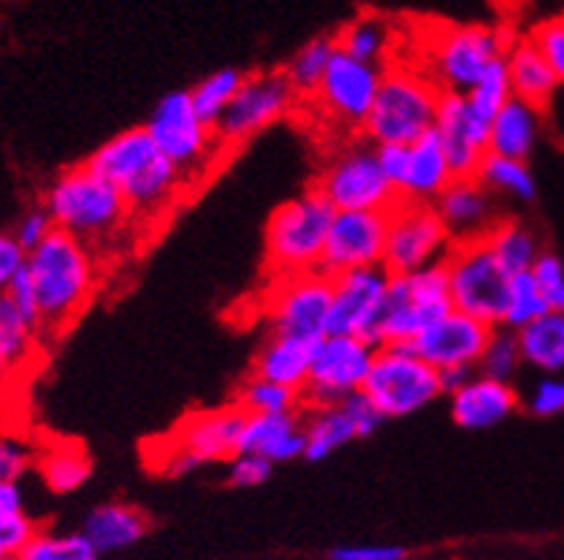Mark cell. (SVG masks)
Masks as SVG:
<instances>
[{"mask_svg": "<svg viewBox=\"0 0 564 560\" xmlns=\"http://www.w3.org/2000/svg\"><path fill=\"white\" fill-rule=\"evenodd\" d=\"M43 209L52 215L55 229L93 246L95 252L121 241L135 218L118 186L100 178L89 164L61 172L43 195Z\"/></svg>", "mask_w": 564, "mask_h": 560, "instance_id": "obj_3", "label": "cell"}, {"mask_svg": "<svg viewBox=\"0 0 564 560\" xmlns=\"http://www.w3.org/2000/svg\"><path fill=\"white\" fill-rule=\"evenodd\" d=\"M272 463L258 458L250 452H238L232 461L227 463V483L232 490H252V486H261V483L270 481Z\"/></svg>", "mask_w": 564, "mask_h": 560, "instance_id": "obj_48", "label": "cell"}, {"mask_svg": "<svg viewBox=\"0 0 564 560\" xmlns=\"http://www.w3.org/2000/svg\"><path fill=\"white\" fill-rule=\"evenodd\" d=\"M544 123H547L544 109L533 107L528 100L510 98L490 127V155L530 161L542 143Z\"/></svg>", "mask_w": 564, "mask_h": 560, "instance_id": "obj_27", "label": "cell"}, {"mask_svg": "<svg viewBox=\"0 0 564 560\" xmlns=\"http://www.w3.org/2000/svg\"><path fill=\"white\" fill-rule=\"evenodd\" d=\"M329 306H333V277L315 270L270 277L261 309L270 334L318 343L324 334H329Z\"/></svg>", "mask_w": 564, "mask_h": 560, "instance_id": "obj_13", "label": "cell"}, {"mask_svg": "<svg viewBox=\"0 0 564 560\" xmlns=\"http://www.w3.org/2000/svg\"><path fill=\"white\" fill-rule=\"evenodd\" d=\"M361 395L384 420L408 418L436 404L444 386L436 366H430L413 343H379Z\"/></svg>", "mask_w": 564, "mask_h": 560, "instance_id": "obj_9", "label": "cell"}, {"mask_svg": "<svg viewBox=\"0 0 564 560\" xmlns=\"http://www.w3.org/2000/svg\"><path fill=\"white\" fill-rule=\"evenodd\" d=\"M381 78H384V69L379 66L361 64L356 57L336 52L318 92L310 98L313 109L344 138H352L365 129L370 118L372 103L379 98Z\"/></svg>", "mask_w": 564, "mask_h": 560, "instance_id": "obj_17", "label": "cell"}, {"mask_svg": "<svg viewBox=\"0 0 564 560\" xmlns=\"http://www.w3.org/2000/svg\"><path fill=\"white\" fill-rule=\"evenodd\" d=\"M376 349L379 343L356 338V334H324L322 341L315 343L313 366L301 389L304 406L313 409V406H329L361 395Z\"/></svg>", "mask_w": 564, "mask_h": 560, "instance_id": "obj_16", "label": "cell"}, {"mask_svg": "<svg viewBox=\"0 0 564 560\" xmlns=\"http://www.w3.org/2000/svg\"><path fill=\"white\" fill-rule=\"evenodd\" d=\"M487 249L494 252L496 261L510 272V275H524V272H533L536 261L542 257V241L539 234L524 223V220L516 218H501L490 234L485 238Z\"/></svg>", "mask_w": 564, "mask_h": 560, "instance_id": "obj_33", "label": "cell"}, {"mask_svg": "<svg viewBox=\"0 0 564 560\" xmlns=\"http://www.w3.org/2000/svg\"><path fill=\"white\" fill-rule=\"evenodd\" d=\"M530 41L536 43V50L542 52L544 61L551 64L558 84L564 86V18H553V21L539 23V26L530 32Z\"/></svg>", "mask_w": 564, "mask_h": 560, "instance_id": "obj_47", "label": "cell"}, {"mask_svg": "<svg viewBox=\"0 0 564 560\" xmlns=\"http://www.w3.org/2000/svg\"><path fill=\"white\" fill-rule=\"evenodd\" d=\"M379 409L365 395H352L347 400L329 406H313L304 418L307 429V461L318 463L333 452L344 449L358 438H370L381 426Z\"/></svg>", "mask_w": 564, "mask_h": 560, "instance_id": "obj_22", "label": "cell"}, {"mask_svg": "<svg viewBox=\"0 0 564 560\" xmlns=\"http://www.w3.org/2000/svg\"><path fill=\"white\" fill-rule=\"evenodd\" d=\"M387 223V212H336L324 243V275L338 277L344 272L384 266Z\"/></svg>", "mask_w": 564, "mask_h": 560, "instance_id": "obj_20", "label": "cell"}, {"mask_svg": "<svg viewBox=\"0 0 564 560\" xmlns=\"http://www.w3.org/2000/svg\"><path fill=\"white\" fill-rule=\"evenodd\" d=\"M433 206L453 243L485 241L490 229L505 218L499 212V200L476 178H456Z\"/></svg>", "mask_w": 564, "mask_h": 560, "instance_id": "obj_24", "label": "cell"}, {"mask_svg": "<svg viewBox=\"0 0 564 560\" xmlns=\"http://www.w3.org/2000/svg\"><path fill=\"white\" fill-rule=\"evenodd\" d=\"M513 98V89H510V75H508V66L505 61L494 66V69L487 72L485 78L479 84L473 86L470 92H467V100H470V107L487 118V121L494 123L496 114L505 109V103Z\"/></svg>", "mask_w": 564, "mask_h": 560, "instance_id": "obj_43", "label": "cell"}, {"mask_svg": "<svg viewBox=\"0 0 564 560\" xmlns=\"http://www.w3.org/2000/svg\"><path fill=\"white\" fill-rule=\"evenodd\" d=\"M338 52L356 57L361 64L387 69L395 52V26L384 14L365 12L356 14L336 35Z\"/></svg>", "mask_w": 564, "mask_h": 560, "instance_id": "obj_31", "label": "cell"}, {"mask_svg": "<svg viewBox=\"0 0 564 560\" xmlns=\"http://www.w3.org/2000/svg\"><path fill=\"white\" fill-rule=\"evenodd\" d=\"M86 164L100 178L118 186L129 204V212L141 227H150L152 220H164L186 191L193 189L184 175L161 155L143 127L123 129L107 143H100Z\"/></svg>", "mask_w": 564, "mask_h": 560, "instance_id": "obj_1", "label": "cell"}, {"mask_svg": "<svg viewBox=\"0 0 564 560\" xmlns=\"http://www.w3.org/2000/svg\"><path fill=\"white\" fill-rule=\"evenodd\" d=\"M243 78H247V75L238 69H218L213 72V75H207V78H200L198 84L189 89L200 118H204L207 123H213V127L221 121L224 112L229 109V103L236 100Z\"/></svg>", "mask_w": 564, "mask_h": 560, "instance_id": "obj_38", "label": "cell"}, {"mask_svg": "<svg viewBox=\"0 0 564 560\" xmlns=\"http://www.w3.org/2000/svg\"><path fill=\"white\" fill-rule=\"evenodd\" d=\"M444 272L456 312L470 315L494 329L501 327L513 275L496 261L485 241L456 243L444 261Z\"/></svg>", "mask_w": 564, "mask_h": 560, "instance_id": "obj_12", "label": "cell"}, {"mask_svg": "<svg viewBox=\"0 0 564 560\" xmlns=\"http://www.w3.org/2000/svg\"><path fill=\"white\" fill-rule=\"evenodd\" d=\"M37 526L26 512H0V554L18 558L26 543L35 538Z\"/></svg>", "mask_w": 564, "mask_h": 560, "instance_id": "obj_46", "label": "cell"}, {"mask_svg": "<svg viewBox=\"0 0 564 560\" xmlns=\"http://www.w3.org/2000/svg\"><path fill=\"white\" fill-rule=\"evenodd\" d=\"M451 397V418L458 429L467 432H485V429H496L505 420L516 415V409L522 406V395L513 389V383L494 381V377L476 375L453 392Z\"/></svg>", "mask_w": 564, "mask_h": 560, "instance_id": "obj_25", "label": "cell"}, {"mask_svg": "<svg viewBox=\"0 0 564 560\" xmlns=\"http://www.w3.org/2000/svg\"><path fill=\"white\" fill-rule=\"evenodd\" d=\"M3 560H21V558H3Z\"/></svg>", "mask_w": 564, "mask_h": 560, "instance_id": "obj_56", "label": "cell"}, {"mask_svg": "<svg viewBox=\"0 0 564 560\" xmlns=\"http://www.w3.org/2000/svg\"><path fill=\"white\" fill-rule=\"evenodd\" d=\"M0 338L7 343L9 361H12L14 370H23V366L35 358L41 329L32 327V323L23 318V312L12 304L9 295L0 298Z\"/></svg>", "mask_w": 564, "mask_h": 560, "instance_id": "obj_40", "label": "cell"}, {"mask_svg": "<svg viewBox=\"0 0 564 560\" xmlns=\"http://www.w3.org/2000/svg\"><path fill=\"white\" fill-rule=\"evenodd\" d=\"M333 218L336 209L315 189L284 200L267 220L264 252L270 277L322 270L324 243Z\"/></svg>", "mask_w": 564, "mask_h": 560, "instance_id": "obj_5", "label": "cell"}, {"mask_svg": "<svg viewBox=\"0 0 564 560\" xmlns=\"http://www.w3.org/2000/svg\"><path fill=\"white\" fill-rule=\"evenodd\" d=\"M510 37L496 26H438L424 46L419 69L444 95H467L510 50Z\"/></svg>", "mask_w": 564, "mask_h": 560, "instance_id": "obj_6", "label": "cell"}, {"mask_svg": "<svg viewBox=\"0 0 564 560\" xmlns=\"http://www.w3.org/2000/svg\"><path fill=\"white\" fill-rule=\"evenodd\" d=\"M390 272L384 266L344 272L333 277V306H329V334H356L376 343L381 315H384Z\"/></svg>", "mask_w": 564, "mask_h": 560, "instance_id": "obj_19", "label": "cell"}, {"mask_svg": "<svg viewBox=\"0 0 564 560\" xmlns=\"http://www.w3.org/2000/svg\"><path fill=\"white\" fill-rule=\"evenodd\" d=\"M336 52V37L322 35L304 43V46L290 57V64L284 66V75L286 80L293 84L295 92H299V98H313V95L318 92V86H322L324 75H327Z\"/></svg>", "mask_w": 564, "mask_h": 560, "instance_id": "obj_37", "label": "cell"}, {"mask_svg": "<svg viewBox=\"0 0 564 560\" xmlns=\"http://www.w3.org/2000/svg\"><path fill=\"white\" fill-rule=\"evenodd\" d=\"M313 341H301V338H284V334H270L261 349H258L256 361H252V375L275 381L281 386H293L304 389L307 383L310 366H313Z\"/></svg>", "mask_w": 564, "mask_h": 560, "instance_id": "obj_30", "label": "cell"}, {"mask_svg": "<svg viewBox=\"0 0 564 560\" xmlns=\"http://www.w3.org/2000/svg\"><path fill=\"white\" fill-rule=\"evenodd\" d=\"M490 127L494 123L470 107L467 95L442 92L433 132L442 141L444 155L451 161L456 178H476L479 175L481 161L490 155Z\"/></svg>", "mask_w": 564, "mask_h": 560, "instance_id": "obj_21", "label": "cell"}, {"mask_svg": "<svg viewBox=\"0 0 564 560\" xmlns=\"http://www.w3.org/2000/svg\"><path fill=\"white\" fill-rule=\"evenodd\" d=\"M505 66H508L513 98L528 100V103L544 109V112L553 107L562 84L556 80L542 52L536 50V43L530 41V35L510 43L508 55H505Z\"/></svg>", "mask_w": 564, "mask_h": 560, "instance_id": "obj_28", "label": "cell"}, {"mask_svg": "<svg viewBox=\"0 0 564 560\" xmlns=\"http://www.w3.org/2000/svg\"><path fill=\"white\" fill-rule=\"evenodd\" d=\"M241 452L279 463L299 461L307 454V429L301 411L295 415H247L241 432Z\"/></svg>", "mask_w": 564, "mask_h": 560, "instance_id": "obj_26", "label": "cell"}, {"mask_svg": "<svg viewBox=\"0 0 564 560\" xmlns=\"http://www.w3.org/2000/svg\"><path fill=\"white\" fill-rule=\"evenodd\" d=\"M387 218L390 223H387L384 270L390 275H410L430 266H442L456 246L433 204L399 200Z\"/></svg>", "mask_w": 564, "mask_h": 560, "instance_id": "obj_14", "label": "cell"}, {"mask_svg": "<svg viewBox=\"0 0 564 560\" xmlns=\"http://www.w3.org/2000/svg\"><path fill=\"white\" fill-rule=\"evenodd\" d=\"M52 232H55V220H52V215L46 212L43 206H37V209H29V212L18 220V227H14L12 234L14 241L21 243L26 252H32V249L41 246Z\"/></svg>", "mask_w": 564, "mask_h": 560, "instance_id": "obj_50", "label": "cell"}, {"mask_svg": "<svg viewBox=\"0 0 564 560\" xmlns=\"http://www.w3.org/2000/svg\"><path fill=\"white\" fill-rule=\"evenodd\" d=\"M14 366H12V361H9V352H7V343H3V338H0V386H3V383H9V377L14 375Z\"/></svg>", "mask_w": 564, "mask_h": 560, "instance_id": "obj_55", "label": "cell"}, {"mask_svg": "<svg viewBox=\"0 0 564 560\" xmlns=\"http://www.w3.org/2000/svg\"><path fill=\"white\" fill-rule=\"evenodd\" d=\"M37 472H41L43 483L50 486L55 495H69V492L80 490L89 475H93V461L78 443H52L37 454Z\"/></svg>", "mask_w": 564, "mask_h": 560, "instance_id": "obj_34", "label": "cell"}, {"mask_svg": "<svg viewBox=\"0 0 564 560\" xmlns=\"http://www.w3.org/2000/svg\"><path fill=\"white\" fill-rule=\"evenodd\" d=\"M295 103H299V92L286 80L284 69L252 72L243 78L236 100L229 103L221 121L215 123L218 143L224 146V152L238 150L256 135L284 121L286 114L295 109Z\"/></svg>", "mask_w": 564, "mask_h": 560, "instance_id": "obj_15", "label": "cell"}, {"mask_svg": "<svg viewBox=\"0 0 564 560\" xmlns=\"http://www.w3.org/2000/svg\"><path fill=\"white\" fill-rule=\"evenodd\" d=\"M0 512H26L21 481H3L0 477Z\"/></svg>", "mask_w": 564, "mask_h": 560, "instance_id": "obj_53", "label": "cell"}, {"mask_svg": "<svg viewBox=\"0 0 564 560\" xmlns=\"http://www.w3.org/2000/svg\"><path fill=\"white\" fill-rule=\"evenodd\" d=\"M37 461V454L23 443L21 438L12 435H0V477L3 481H21L32 463Z\"/></svg>", "mask_w": 564, "mask_h": 560, "instance_id": "obj_49", "label": "cell"}, {"mask_svg": "<svg viewBox=\"0 0 564 560\" xmlns=\"http://www.w3.org/2000/svg\"><path fill=\"white\" fill-rule=\"evenodd\" d=\"M490 334H494V327L453 309L447 318L438 320L436 327H430L413 343V349L438 372L479 370L481 352H485Z\"/></svg>", "mask_w": 564, "mask_h": 560, "instance_id": "obj_23", "label": "cell"}, {"mask_svg": "<svg viewBox=\"0 0 564 560\" xmlns=\"http://www.w3.org/2000/svg\"><path fill=\"white\" fill-rule=\"evenodd\" d=\"M442 375V386H444V395H453L476 375V370H447V372H438Z\"/></svg>", "mask_w": 564, "mask_h": 560, "instance_id": "obj_54", "label": "cell"}, {"mask_svg": "<svg viewBox=\"0 0 564 560\" xmlns=\"http://www.w3.org/2000/svg\"><path fill=\"white\" fill-rule=\"evenodd\" d=\"M143 129L150 132L161 155L184 175L189 186L207 178L218 164V155L224 152L218 135H215V127L204 121L195 109L189 89L170 92L158 100V107L152 109L150 121L143 123Z\"/></svg>", "mask_w": 564, "mask_h": 560, "instance_id": "obj_8", "label": "cell"}, {"mask_svg": "<svg viewBox=\"0 0 564 560\" xmlns=\"http://www.w3.org/2000/svg\"><path fill=\"white\" fill-rule=\"evenodd\" d=\"M496 200H513V204H533L536 200V175L528 166V161H513V157L487 155L476 175Z\"/></svg>", "mask_w": 564, "mask_h": 560, "instance_id": "obj_35", "label": "cell"}, {"mask_svg": "<svg viewBox=\"0 0 564 560\" xmlns=\"http://www.w3.org/2000/svg\"><path fill=\"white\" fill-rule=\"evenodd\" d=\"M533 281L542 292L544 304L551 312H564V263L553 252H542V257L533 266Z\"/></svg>", "mask_w": 564, "mask_h": 560, "instance_id": "obj_45", "label": "cell"}, {"mask_svg": "<svg viewBox=\"0 0 564 560\" xmlns=\"http://www.w3.org/2000/svg\"><path fill=\"white\" fill-rule=\"evenodd\" d=\"M243 420L247 415L236 404L193 411L166 435V443L152 447V463L166 475H184L218 461L229 463L241 452Z\"/></svg>", "mask_w": 564, "mask_h": 560, "instance_id": "obj_10", "label": "cell"}, {"mask_svg": "<svg viewBox=\"0 0 564 560\" xmlns=\"http://www.w3.org/2000/svg\"><path fill=\"white\" fill-rule=\"evenodd\" d=\"M21 560H98V549L86 540L84 532H52L37 529L26 549L18 554Z\"/></svg>", "mask_w": 564, "mask_h": 560, "instance_id": "obj_39", "label": "cell"}, {"mask_svg": "<svg viewBox=\"0 0 564 560\" xmlns=\"http://www.w3.org/2000/svg\"><path fill=\"white\" fill-rule=\"evenodd\" d=\"M524 366L522 361V349H519V338L516 332L505 327H496L490 341H487L485 352H481L479 361V375L494 377V381L513 383V377L519 375V370Z\"/></svg>", "mask_w": 564, "mask_h": 560, "instance_id": "obj_41", "label": "cell"}, {"mask_svg": "<svg viewBox=\"0 0 564 560\" xmlns=\"http://www.w3.org/2000/svg\"><path fill=\"white\" fill-rule=\"evenodd\" d=\"M522 361L542 375H564V312H544L542 318L516 332Z\"/></svg>", "mask_w": 564, "mask_h": 560, "instance_id": "obj_32", "label": "cell"}, {"mask_svg": "<svg viewBox=\"0 0 564 560\" xmlns=\"http://www.w3.org/2000/svg\"><path fill=\"white\" fill-rule=\"evenodd\" d=\"M544 312H551V309H547V304H544L542 292H539L533 275H530V272H524V275H513L501 327L510 329V332H519V329H524L528 323L542 318Z\"/></svg>", "mask_w": 564, "mask_h": 560, "instance_id": "obj_42", "label": "cell"}, {"mask_svg": "<svg viewBox=\"0 0 564 560\" xmlns=\"http://www.w3.org/2000/svg\"><path fill=\"white\" fill-rule=\"evenodd\" d=\"M524 409L533 418L551 420L564 415V375H542L524 395Z\"/></svg>", "mask_w": 564, "mask_h": 560, "instance_id": "obj_44", "label": "cell"}, {"mask_svg": "<svg viewBox=\"0 0 564 560\" xmlns=\"http://www.w3.org/2000/svg\"><path fill=\"white\" fill-rule=\"evenodd\" d=\"M86 540L98 549V554L121 552L135 547L143 535L150 532V518L132 504H104L95 506L84 520Z\"/></svg>", "mask_w": 564, "mask_h": 560, "instance_id": "obj_29", "label": "cell"}, {"mask_svg": "<svg viewBox=\"0 0 564 560\" xmlns=\"http://www.w3.org/2000/svg\"><path fill=\"white\" fill-rule=\"evenodd\" d=\"M236 406L243 415H295L304 406V395L293 386H281L250 372L238 386Z\"/></svg>", "mask_w": 564, "mask_h": 560, "instance_id": "obj_36", "label": "cell"}, {"mask_svg": "<svg viewBox=\"0 0 564 560\" xmlns=\"http://www.w3.org/2000/svg\"><path fill=\"white\" fill-rule=\"evenodd\" d=\"M336 212H390L399 204L379 161V146L365 138H344L324 157L313 186Z\"/></svg>", "mask_w": 564, "mask_h": 560, "instance_id": "obj_7", "label": "cell"}, {"mask_svg": "<svg viewBox=\"0 0 564 560\" xmlns=\"http://www.w3.org/2000/svg\"><path fill=\"white\" fill-rule=\"evenodd\" d=\"M451 312L453 300L444 263L410 275H393L376 343H415Z\"/></svg>", "mask_w": 564, "mask_h": 560, "instance_id": "obj_11", "label": "cell"}, {"mask_svg": "<svg viewBox=\"0 0 564 560\" xmlns=\"http://www.w3.org/2000/svg\"><path fill=\"white\" fill-rule=\"evenodd\" d=\"M329 560H408V552L395 543H344L329 552Z\"/></svg>", "mask_w": 564, "mask_h": 560, "instance_id": "obj_52", "label": "cell"}, {"mask_svg": "<svg viewBox=\"0 0 564 560\" xmlns=\"http://www.w3.org/2000/svg\"><path fill=\"white\" fill-rule=\"evenodd\" d=\"M379 161L399 200H410V204H436L444 189L456 180L436 132H430L410 146H399V143L379 146Z\"/></svg>", "mask_w": 564, "mask_h": 560, "instance_id": "obj_18", "label": "cell"}, {"mask_svg": "<svg viewBox=\"0 0 564 560\" xmlns=\"http://www.w3.org/2000/svg\"><path fill=\"white\" fill-rule=\"evenodd\" d=\"M26 249L14 241L12 232H0V298L12 289L23 270H26Z\"/></svg>", "mask_w": 564, "mask_h": 560, "instance_id": "obj_51", "label": "cell"}, {"mask_svg": "<svg viewBox=\"0 0 564 560\" xmlns=\"http://www.w3.org/2000/svg\"><path fill=\"white\" fill-rule=\"evenodd\" d=\"M0 560H3V554H0Z\"/></svg>", "mask_w": 564, "mask_h": 560, "instance_id": "obj_57", "label": "cell"}, {"mask_svg": "<svg viewBox=\"0 0 564 560\" xmlns=\"http://www.w3.org/2000/svg\"><path fill=\"white\" fill-rule=\"evenodd\" d=\"M442 89L419 66L390 64L381 78L379 98L372 103L361 138L372 146H410L436 127Z\"/></svg>", "mask_w": 564, "mask_h": 560, "instance_id": "obj_4", "label": "cell"}, {"mask_svg": "<svg viewBox=\"0 0 564 560\" xmlns=\"http://www.w3.org/2000/svg\"><path fill=\"white\" fill-rule=\"evenodd\" d=\"M43 334L69 329L84 315L100 284L98 252L72 234L55 232L26 255Z\"/></svg>", "mask_w": 564, "mask_h": 560, "instance_id": "obj_2", "label": "cell"}]
</instances>
